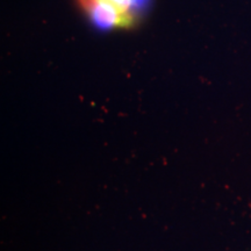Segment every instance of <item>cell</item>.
<instances>
[{"mask_svg":"<svg viewBox=\"0 0 251 251\" xmlns=\"http://www.w3.org/2000/svg\"><path fill=\"white\" fill-rule=\"evenodd\" d=\"M134 19L146 7L148 0H105Z\"/></svg>","mask_w":251,"mask_h":251,"instance_id":"cell-2","label":"cell"},{"mask_svg":"<svg viewBox=\"0 0 251 251\" xmlns=\"http://www.w3.org/2000/svg\"><path fill=\"white\" fill-rule=\"evenodd\" d=\"M89 14L91 21L100 29L129 28L135 19L105 0H78Z\"/></svg>","mask_w":251,"mask_h":251,"instance_id":"cell-1","label":"cell"}]
</instances>
